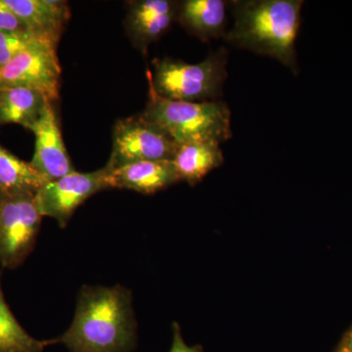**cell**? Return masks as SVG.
<instances>
[{
    "instance_id": "6da1fadb",
    "label": "cell",
    "mask_w": 352,
    "mask_h": 352,
    "mask_svg": "<svg viewBox=\"0 0 352 352\" xmlns=\"http://www.w3.org/2000/svg\"><path fill=\"white\" fill-rule=\"evenodd\" d=\"M52 344L69 352H131L138 344V322L131 289L88 286L80 289L68 330Z\"/></svg>"
},
{
    "instance_id": "7a4b0ae2",
    "label": "cell",
    "mask_w": 352,
    "mask_h": 352,
    "mask_svg": "<svg viewBox=\"0 0 352 352\" xmlns=\"http://www.w3.org/2000/svg\"><path fill=\"white\" fill-rule=\"evenodd\" d=\"M234 24L226 41L242 50L270 56L298 74L296 41L302 24L303 0L229 1Z\"/></svg>"
},
{
    "instance_id": "3957f363",
    "label": "cell",
    "mask_w": 352,
    "mask_h": 352,
    "mask_svg": "<svg viewBox=\"0 0 352 352\" xmlns=\"http://www.w3.org/2000/svg\"><path fill=\"white\" fill-rule=\"evenodd\" d=\"M141 115L162 127L177 145L197 140L221 144L232 138L231 111L221 100H170L160 96L149 83V99Z\"/></svg>"
},
{
    "instance_id": "277c9868",
    "label": "cell",
    "mask_w": 352,
    "mask_h": 352,
    "mask_svg": "<svg viewBox=\"0 0 352 352\" xmlns=\"http://www.w3.org/2000/svg\"><path fill=\"white\" fill-rule=\"evenodd\" d=\"M228 52L224 47L210 53L204 61L190 64L175 58H156L148 82L160 96L170 100H219L227 76Z\"/></svg>"
},
{
    "instance_id": "5b68a950",
    "label": "cell",
    "mask_w": 352,
    "mask_h": 352,
    "mask_svg": "<svg viewBox=\"0 0 352 352\" xmlns=\"http://www.w3.org/2000/svg\"><path fill=\"white\" fill-rule=\"evenodd\" d=\"M177 146L162 127L140 113L116 122L112 154L106 164L115 170L138 162L173 161Z\"/></svg>"
},
{
    "instance_id": "8992f818",
    "label": "cell",
    "mask_w": 352,
    "mask_h": 352,
    "mask_svg": "<svg viewBox=\"0 0 352 352\" xmlns=\"http://www.w3.org/2000/svg\"><path fill=\"white\" fill-rule=\"evenodd\" d=\"M43 217L34 195L4 197L0 206V265L14 270L36 245Z\"/></svg>"
},
{
    "instance_id": "52a82bcc",
    "label": "cell",
    "mask_w": 352,
    "mask_h": 352,
    "mask_svg": "<svg viewBox=\"0 0 352 352\" xmlns=\"http://www.w3.org/2000/svg\"><path fill=\"white\" fill-rule=\"evenodd\" d=\"M57 44L44 39L19 53L0 69V89L29 88L54 103L59 98L62 74Z\"/></svg>"
},
{
    "instance_id": "ba28073f",
    "label": "cell",
    "mask_w": 352,
    "mask_h": 352,
    "mask_svg": "<svg viewBox=\"0 0 352 352\" xmlns=\"http://www.w3.org/2000/svg\"><path fill=\"white\" fill-rule=\"evenodd\" d=\"M109 170L106 164L91 173L75 170L54 182L45 183L34 195L39 214L56 220L59 226L64 228L76 208L90 197L109 189Z\"/></svg>"
},
{
    "instance_id": "9c48e42d",
    "label": "cell",
    "mask_w": 352,
    "mask_h": 352,
    "mask_svg": "<svg viewBox=\"0 0 352 352\" xmlns=\"http://www.w3.org/2000/svg\"><path fill=\"white\" fill-rule=\"evenodd\" d=\"M36 148L31 164L47 182L75 171L63 141L52 102H48L41 119L31 129Z\"/></svg>"
},
{
    "instance_id": "30bf717a",
    "label": "cell",
    "mask_w": 352,
    "mask_h": 352,
    "mask_svg": "<svg viewBox=\"0 0 352 352\" xmlns=\"http://www.w3.org/2000/svg\"><path fill=\"white\" fill-rule=\"evenodd\" d=\"M124 25L133 45L146 53L177 21L179 2L173 0H136L129 2Z\"/></svg>"
},
{
    "instance_id": "8fae6325",
    "label": "cell",
    "mask_w": 352,
    "mask_h": 352,
    "mask_svg": "<svg viewBox=\"0 0 352 352\" xmlns=\"http://www.w3.org/2000/svg\"><path fill=\"white\" fill-rule=\"evenodd\" d=\"M180 182L173 161H144L109 170V189H126L155 194Z\"/></svg>"
},
{
    "instance_id": "7c38bea8",
    "label": "cell",
    "mask_w": 352,
    "mask_h": 352,
    "mask_svg": "<svg viewBox=\"0 0 352 352\" xmlns=\"http://www.w3.org/2000/svg\"><path fill=\"white\" fill-rule=\"evenodd\" d=\"M29 30L39 38L59 43L71 18L68 2L61 0H4Z\"/></svg>"
},
{
    "instance_id": "4fadbf2b",
    "label": "cell",
    "mask_w": 352,
    "mask_h": 352,
    "mask_svg": "<svg viewBox=\"0 0 352 352\" xmlns=\"http://www.w3.org/2000/svg\"><path fill=\"white\" fill-rule=\"evenodd\" d=\"M228 2L223 0H185L179 2L177 21L201 41L226 36Z\"/></svg>"
},
{
    "instance_id": "5bb4252c",
    "label": "cell",
    "mask_w": 352,
    "mask_h": 352,
    "mask_svg": "<svg viewBox=\"0 0 352 352\" xmlns=\"http://www.w3.org/2000/svg\"><path fill=\"white\" fill-rule=\"evenodd\" d=\"M173 163L180 182L194 186L210 171L222 166L224 157L220 143L197 140L178 145Z\"/></svg>"
},
{
    "instance_id": "9a60e30c",
    "label": "cell",
    "mask_w": 352,
    "mask_h": 352,
    "mask_svg": "<svg viewBox=\"0 0 352 352\" xmlns=\"http://www.w3.org/2000/svg\"><path fill=\"white\" fill-rule=\"evenodd\" d=\"M51 102L36 90L24 87L0 89V126L18 124L31 131Z\"/></svg>"
},
{
    "instance_id": "2e32d148",
    "label": "cell",
    "mask_w": 352,
    "mask_h": 352,
    "mask_svg": "<svg viewBox=\"0 0 352 352\" xmlns=\"http://www.w3.org/2000/svg\"><path fill=\"white\" fill-rule=\"evenodd\" d=\"M45 183L31 162L23 161L0 144V191L4 197L36 195Z\"/></svg>"
},
{
    "instance_id": "e0dca14e",
    "label": "cell",
    "mask_w": 352,
    "mask_h": 352,
    "mask_svg": "<svg viewBox=\"0 0 352 352\" xmlns=\"http://www.w3.org/2000/svg\"><path fill=\"white\" fill-rule=\"evenodd\" d=\"M50 340L32 337L14 316L0 286V352H43Z\"/></svg>"
},
{
    "instance_id": "ac0fdd59",
    "label": "cell",
    "mask_w": 352,
    "mask_h": 352,
    "mask_svg": "<svg viewBox=\"0 0 352 352\" xmlns=\"http://www.w3.org/2000/svg\"><path fill=\"white\" fill-rule=\"evenodd\" d=\"M44 39L46 38L32 34L0 32V69L3 68L22 51Z\"/></svg>"
},
{
    "instance_id": "d6986e66",
    "label": "cell",
    "mask_w": 352,
    "mask_h": 352,
    "mask_svg": "<svg viewBox=\"0 0 352 352\" xmlns=\"http://www.w3.org/2000/svg\"><path fill=\"white\" fill-rule=\"evenodd\" d=\"M0 32L31 34L23 21L9 8L4 0H0Z\"/></svg>"
},
{
    "instance_id": "ffe728a7",
    "label": "cell",
    "mask_w": 352,
    "mask_h": 352,
    "mask_svg": "<svg viewBox=\"0 0 352 352\" xmlns=\"http://www.w3.org/2000/svg\"><path fill=\"white\" fill-rule=\"evenodd\" d=\"M173 344L170 352H204L201 346H190L183 339L182 329L176 322L173 324Z\"/></svg>"
},
{
    "instance_id": "44dd1931",
    "label": "cell",
    "mask_w": 352,
    "mask_h": 352,
    "mask_svg": "<svg viewBox=\"0 0 352 352\" xmlns=\"http://www.w3.org/2000/svg\"><path fill=\"white\" fill-rule=\"evenodd\" d=\"M338 349L342 352H352V326L342 338Z\"/></svg>"
},
{
    "instance_id": "7402d4cb",
    "label": "cell",
    "mask_w": 352,
    "mask_h": 352,
    "mask_svg": "<svg viewBox=\"0 0 352 352\" xmlns=\"http://www.w3.org/2000/svg\"><path fill=\"white\" fill-rule=\"evenodd\" d=\"M3 194L1 193V191H0V206H1L2 201H3Z\"/></svg>"
},
{
    "instance_id": "603a6c76",
    "label": "cell",
    "mask_w": 352,
    "mask_h": 352,
    "mask_svg": "<svg viewBox=\"0 0 352 352\" xmlns=\"http://www.w3.org/2000/svg\"><path fill=\"white\" fill-rule=\"evenodd\" d=\"M336 352H342V351H339V349H337V351H336Z\"/></svg>"
}]
</instances>
